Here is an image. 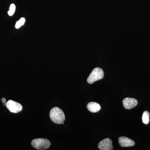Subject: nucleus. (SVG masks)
<instances>
[{"label":"nucleus","instance_id":"obj_1","mask_svg":"<svg viewBox=\"0 0 150 150\" xmlns=\"http://www.w3.org/2000/svg\"><path fill=\"white\" fill-rule=\"evenodd\" d=\"M50 118L51 121L56 124H62L65 121V116L63 110L58 107H54L50 111Z\"/></svg>","mask_w":150,"mask_h":150},{"label":"nucleus","instance_id":"obj_2","mask_svg":"<svg viewBox=\"0 0 150 150\" xmlns=\"http://www.w3.org/2000/svg\"><path fill=\"white\" fill-rule=\"evenodd\" d=\"M103 77L104 72L103 70L100 68H96L93 70L87 81L88 83L92 84L96 81L102 79Z\"/></svg>","mask_w":150,"mask_h":150},{"label":"nucleus","instance_id":"obj_3","mask_svg":"<svg viewBox=\"0 0 150 150\" xmlns=\"http://www.w3.org/2000/svg\"><path fill=\"white\" fill-rule=\"evenodd\" d=\"M31 145L38 150H46L51 146V142L45 139H37L33 140Z\"/></svg>","mask_w":150,"mask_h":150},{"label":"nucleus","instance_id":"obj_4","mask_svg":"<svg viewBox=\"0 0 150 150\" xmlns=\"http://www.w3.org/2000/svg\"><path fill=\"white\" fill-rule=\"evenodd\" d=\"M6 106L11 112L15 113L21 112L23 109L22 105L20 103L13 100H8Z\"/></svg>","mask_w":150,"mask_h":150},{"label":"nucleus","instance_id":"obj_5","mask_svg":"<svg viewBox=\"0 0 150 150\" xmlns=\"http://www.w3.org/2000/svg\"><path fill=\"white\" fill-rule=\"evenodd\" d=\"M98 148L101 150H112L113 146L112 141L108 138L104 139L99 142Z\"/></svg>","mask_w":150,"mask_h":150},{"label":"nucleus","instance_id":"obj_6","mask_svg":"<svg viewBox=\"0 0 150 150\" xmlns=\"http://www.w3.org/2000/svg\"><path fill=\"white\" fill-rule=\"evenodd\" d=\"M123 106L126 109H131L136 107L138 104L137 100L131 98H126L123 100Z\"/></svg>","mask_w":150,"mask_h":150},{"label":"nucleus","instance_id":"obj_7","mask_svg":"<svg viewBox=\"0 0 150 150\" xmlns=\"http://www.w3.org/2000/svg\"><path fill=\"white\" fill-rule=\"evenodd\" d=\"M119 145L123 147H129L135 145V142L133 140L126 137H122L118 139Z\"/></svg>","mask_w":150,"mask_h":150},{"label":"nucleus","instance_id":"obj_8","mask_svg":"<svg viewBox=\"0 0 150 150\" xmlns=\"http://www.w3.org/2000/svg\"><path fill=\"white\" fill-rule=\"evenodd\" d=\"M87 108L89 111L92 112H96L100 110V105L96 102H92L89 103L87 105Z\"/></svg>","mask_w":150,"mask_h":150},{"label":"nucleus","instance_id":"obj_9","mask_svg":"<svg viewBox=\"0 0 150 150\" xmlns=\"http://www.w3.org/2000/svg\"><path fill=\"white\" fill-rule=\"evenodd\" d=\"M150 113L148 111H145L142 116V121L145 124H147L149 122Z\"/></svg>","mask_w":150,"mask_h":150},{"label":"nucleus","instance_id":"obj_10","mask_svg":"<svg viewBox=\"0 0 150 150\" xmlns=\"http://www.w3.org/2000/svg\"><path fill=\"white\" fill-rule=\"evenodd\" d=\"M25 21V18H22L16 23V24L15 25L16 28H17V29L20 28L24 25Z\"/></svg>","mask_w":150,"mask_h":150},{"label":"nucleus","instance_id":"obj_11","mask_svg":"<svg viewBox=\"0 0 150 150\" xmlns=\"http://www.w3.org/2000/svg\"><path fill=\"white\" fill-rule=\"evenodd\" d=\"M16 10V6L15 4H12L10 6L9 8V11H8V15L9 16H12L14 13L15 12Z\"/></svg>","mask_w":150,"mask_h":150},{"label":"nucleus","instance_id":"obj_12","mask_svg":"<svg viewBox=\"0 0 150 150\" xmlns=\"http://www.w3.org/2000/svg\"><path fill=\"white\" fill-rule=\"evenodd\" d=\"M1 101L2 102L4 105H6L7 103L6 102V99L5 98H2L1 99Z\"/></svg>","mask_w":150,"mask_h":150}]
</instances>
